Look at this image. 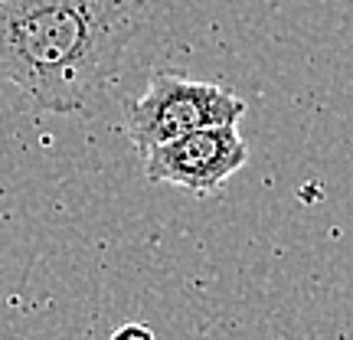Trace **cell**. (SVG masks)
Returning <instances> with one entry per match:
<instances>
[{
  "mask_svg": "<svg viewBox=\"0 0 353 340\" xmlns=\"http://www.w3.org/2000/svg\"><path fill=\"white\" fill-rule=\"evenodd\" d=\"M245 101L219 82L190 79L183 72L157 69L148 79L144 95L128 101L125 131L134 151L144 154L206 125H239Z\"/></svg>",
  "mask_w": 353,
  "mask_h": 340,
  "instance_id": "cell-2",
  "label": "cell"
},
{
  "mask_svg": "<svg viewBox=\"0 0 353 340\" xmlns=\"http://www.w3.org/2000/svg\"><path fill=\"white\" fill-rule=\"evenodd\" d=\"M112 340H157V337H154V330L144 328V324H125V328L114 330Z\"/></svg>",
  "mask_w": 353,
  "mask_h": 340,
  "instance_id": "cell-4",
  "label": "cell"
},
{
  "mask_svg": "<svg viewBox=\"0 0 353 340\" xmlns=\"http://www.w3.org/2000/svg\"><path fill=\"white\" fill-rule=\"evenodd\" d=\"M249 161V144L239 125H206L164 141L144 154V174L151 183H170L196 197H210Z\"/></svg>",
  "mask_w": 353,
  "mask_h": 340,
  "instance_id": "cell-3",
  "label": "cell"
},
{
  "mask_svg": "<svg viewBox=\"0 0 353 340\" xmlns=\"http://www.w3.org/2000/svg\"><path fill=\"white\" fill-rule=\"evenodd\" d=\"M144 3L0 0V76L43 112H82L118 76Z\"/></svg>",
  "mask_w": 353,
  "mask_h": 340,
  "instance_id": "cell-1",
  "label": "cell"
}]
</instances>
